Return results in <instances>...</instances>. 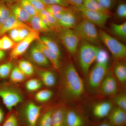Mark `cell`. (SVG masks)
Returning a JSON list of instances; mask_svg holds the SVG:
<instances>
[{"instance_id": "cell-1", "label": "cell", "mask_w": 126, "mask_h": 126, "mask_svg": "<svg viewBox=\"0 0 126 126\" xmlns=\"http://www.w3.org/2000/svg\"><path fill=\"white\" fill-rule=\"evenodd\" d=\"M61 89L63 96L69 101L81 97L84 93L83 80L72 62L67 63L61 78Z\"/></svg>"}, {"instance_id": "cell-2", "label": "cell", "mask_w": 126, "mask_h": 126, "mask_svg": "<svg viewBox=\"0 0 126 126\" xmlns=\"http://www.w3.org/2000/svg\"><path fill=\"white\" fill-rule=\"evenodd\" d=\"M79 47L78 51L79 63L83 74L87 76L91 65L95 61L99 48L84 41Z\"/></svg>"}, {"instance_id": "cell-3", "label": "cell", "mask_w": 126, "mask_h": 126, "mask_svg": "<svg viewBox=\"0 0 126 126\" xmlns=\"http://www.w3.org/2000/svg\"><path fill=\"white\" fill-rule=\"evenodd\" d=\"M73 30L79 38L83 41L97 45L100 41L99 33L96 25L89 21L83 18V19L79 22Z\"/></svg>"}, {"instance_id": "cell-4", "label": "cell", "mask_w": 126, "mask_h": 126, "mask_svg": "<svg viewBox=\"0 0 126 126\" xmlns=\"http://www.w3.org/2000/svg\"><path fill=\"white\" fill-rule=\"evenodd\" d=\"M99 39L108 48L116 60L123 61L126 56V46L106 32H99Z\"/></svg>"}, {"instance_id": "cell-5", "label": "cell", "mask_w": 126, "mask_h": 126, "mask_svg": "<svg viewBox=\"0 0 126 126\" xmlns=\"http://www.w3.org/2000/svg\"><path fill=\"white\" fill-rule=\"evenodd\" d=\"M108 63H96L88 76L89 86L91 90L96 91L99 87L108 72Z\"/></svg>"}, {"instance_id": "cell-6", "label": "cell", "mask_w": 126, "mask_h": 126, "mask_svg": "<svg viewBox=\"0 0 126 126\" xmlns=\"http://www.w3.org/2000/svg\"><path fill=\"white\" fill-rule=\"evenodd\" d=\"M60 38L67 51L75 55L78 51L80 39L72 29H63L60 31Z\"/></svg>"}, {"instance_id": "cell-7", "label": "cell", "mask_w": 126, "mask_h": 126, "mask_svg": "<svg viewBox=\"0 0 126 126\" xmlns=\"http://www.w3.org/2000/svg\"><path fill=\"white\" fill-rule=\"evenodd\" d=\"M0 98L9 111L23 101V97L20 93L11 88H0Z\"/></svg>"}, {"instance_id": "cell-8", "label": "cell", "mask_w": 126, "mask_h": 126, "mask_svg": "<svg viewBox=\"0 0 126 126\" xmlns=\"http://www.w3.org/2000/svg\"><path fill=\"white\" fill-rule=\"evenodd\" d=\"M72 7L81 14L84 18L99 27H104L110 17L109 16L88 9L83 5L78 7Z\"/></svg>"}, {"instance_id": "cell-9", "label": "cell", "mask_w": 126, "mask_h": 126, "mask_svg": "<svg viewBox=\"0 0 126 126\" xmlns=\"http://www.w3.org/2000/svg\"><path fill=\"white\" fill-rule=\"evenodd\" d=\"M41 108L32 102L29 103L25 108L22 120L25 126H36L41 115Z\"/></svg>"}, {"instance_id": "cell-10", "label": "cell", "mask_w": 126, "mask_h": 126, "mask_svg": "<svg viewBox=\"0 0 126 126\" xmlns=\"http://www.w3.org/2000/svg\"><path fill=\"white\" fill-rule=\"evenodd\" d=\"M39 33L33 31L27 37L16 44L10 52L11 58L15 59L21 56L26 52L30 46L40 39Z\"/></svg>"}, {"instance_id": "cell-11", "label": "cell", "mask_w": 126, "mask_h": 126, "mask_svg": "<svg viewBox=\"0 0 126 126\" xmlns=\"http://www.w3.org/2000/svg\"><path fill=\"white\" fill-rule=\"evenodd\" d=\"M118 88L117 81L112 71H108L99 87V92L104 96H114L117 93Z\"/></svg>"}, {"instance_id": "cell-12", "label": "cell", "mask_w": 126, "mask_h": 126, "mask_svg": "<svg viewBox=\"0 0 126 126\" xmlns=\"http://www.w3.org/2000/svg\"><path fill=\"white\" fill-rule=\"evenodd\" d=\"M78 11L74 8L68 7L58 22L60 27L63 29H72L74 28L78 22Z\"/></svg>"}, {"instance_id": "cell-13", "label": "cell", "mask_w": 126, "mask_h": 126, "mask_svg": "<svg viewBox=\"0 0 126 126\" xmlns=\"http://www.w3.org/2000/svg\"><path fill=\"white\" fill-rule=\"evenodd\" d=\"M23 28L32 29L26 23L18 20L11 13L7 19L0 26V36H3L6 33H7L11 30Z\"/></svg>"}, {"instance_id": "cell-14", "label": "cell", "mask_w": 126, "mask_h": 126, "mask_svg": "<svg viewBox=\"0 0 126 126\" xmlns=\"http://www.w3.org/2000/svg\"><path fill=\"white\" fill-rule=\"evenodd\" d=\"M108 121L113 126H125L126 111L118 107L113 108L108 116Z\"/></svg>"}, {"instance_id": "cell-15", "label": "cell", "mask_w": 126, "mask_h": 126, "mask_svg": "<svg viewBox=\"0 0 126 126\" xmlns=\"http://www.w3.org/2000/svg\"><path fill=\"white\" fill-rule=\"evenodd\" d=\"M36 41V45L45 55L53 68L56 70H59L61 65L60 61L61 58L53 51L45 46L41 41L40 39Z\"/></svg>"}, {"instance_id": "cell-16", "label": "cell", "mask_w": 126, "mask_h": 126, "mask_svg": "<svg viewBox=\"0 0 126 126\" xmlns=\"http://www.w3.org/2000/svg\"><path fill=\"white\" fill-rule=\"evenodd\" d=\"M113 108L111 102L107 101L99 102L93 107V115L97 118H103L108 116Z\"/></svg>"}, {"instance_id": "cell-17", "label": "cell", "mask_w": 126, "mask_h": 126, "mask_svg": "<svg viewBox=\"0 0 126 126\" xmlns=\"http://www.w3.org/2000/svg\"><path fill=\"white\" fill-rule=\"evenodd\" d=\"M30 57L35 63L42 67L50 65L49 61L36 44L32 46L30 51Z\"/></svg>"}, {"instance_id": "cell-18", "label": "cell", "mask_w": 126, "mask_h": 126, "mask_svg": "<svg viewBox=\"0 0 126 126\" xmlns=\"http://www.w3.org/2000/svg\"><path fill=\"white\" fill-rule=\"evenodd\" d=\"M86 120L80 113L72 109L67 110L65 126H85Z\"/></svg>"}, {"instance_id": "cell-19", "label": "cell", "mask_w": 126, "mask_h": 126, "mask_svg": "<svg viewBox=\"0 0 126 126\" xmlns=\"http://www.w3.org/2000/svg\"><path fill=\"white\" fill-rule=\"evenodd\" d=\"M67 110L64 106H60L53 109L52 126H65Z\"/></svg>"}, {"instance_id": "cell-20", "label": "cell", "mask_w": 126, "mask_h": 126, "mask_svg": "<svg viewBox=\"0 0 126 126\" xmlns=\"http://www.w3.org/2000/svg\"><path fill=\"white\" fill-rule=\"evenodd\" d=\"M12 14L21 22L26 23H30L31 17L21 7L19 2L12 4L7 5Z\"/></svg>"}, {"instance_id": "cell-21", "label": "cell", "mask_w": 126, "mask_h": 126, "mask_svg": "<svg viewBox=\"0 0 126 126\" xmlns=\"http://www.w3.org/2000/svg\"><path fill=\"white\" fill-rule=\"evenodd\" d=\"M112 73L117 81L121 84L126 82V65L123 61L116 60L113 65Z\"/></svg>"}, {"instance_id": "cell-22", "label": "cell", "mask_w": 126, "mask_h": 126, "mask_svg": "<svg viewBox=\"0 0 126 126\" xmlns=\"http://www.w3.org/2000/svg\"><path fill=\"white\" fill-rule=\"evenodd\" d=\"M38 75L43 84L47 87H53L56 83V77L51 71L48 70H41L38 72Z\"/></svg>"}, {"instance_id": "cell-23", "label": "cell", "mask_w": 126, "mask_h": 126, "mask_svg": "<svg viewBox=\"0 0 126 126\" xmlns=\"http://www.w3.org/2000/svg\"><path fill=\"white\" fill-rule=\"evenodd\" d=\"M29 23L32 29L38 33L46 32L49 30V27L44 23L38 15L31 17Z\"/></svg>"}, {"instance_id": "cell-24", "label": "cell", "mask_w": 126, "mask_h": 126, "mask_svg": "<svg viewBox=\"0 0 126 126\" xmlns=\"http://www.w3.org/2000/svg\"><path fill=\"white\" fill-rule=\"evenodd\" d=\"M38 15L41 17L45 18L48 22L50 28H53L56 30L59 29L60 26L58 21L52 14L46 9L41 10L38 12Z\"/></svg>"}, {"instance_id": "cell-25", "label": "cell", "mask_w": 126, "mask_h": 126, "mask_svg": "<svg viewBox=\"0 0 126 126\" xmlns=\"http://www.w3.org/2000/svg\"><path fill=\"white\" fill-rule=\"evenodd\" d=\"M83 5L88 9L110 16V12L104 9L96 0H84Z\"/></svg>"}, {"instance_id": "cell-26", "label": "cell", "mask_w": 126, "mask_h": 126, "mask_svg": "<svg viewBox=\"0 0 126 126\" xmlns=\"http://www.w3.org/2000/svg\"><path fill=\"white\" fill-rule=\"evenodd\" d=\"M111 31L115 36L122 39L126 40V22L121 24L113 23L111 25Z\"/></svg>"}, {"instance_id": "cell-27", "label": "cell", "mask_w": 126, "mask_h": 126, "mask_svg": "<svg viewBox=\"0 0 126 126\" xmlns=\"http://www.w3.org/2000/svg\"><path fill=\"white\" fill-rule=\"evenodd\" d=\"M40 39L47 48L53 51L60 58H61V50L59 45L55 41L46 36H41L40 38Z\"/></svg>"}, {"instance_id": "cell-28", "label": "cell", "mask_w": 126, "mask_h": 126, "mask_svg": "<svg viewBox=\"0 0 126 126\" xmlns=\"http://www.w3.org/2000/svg\"><path fill=\"white\" fill-rule=\"evenodd\" d=\"M18 66L26 77L32 76L34 72L33 64L27 60H20L18 63Z\"/></svg>"}, {"instance_id": "cell-29", "label": "cell", "mask_w": 126, "mask_h": 126, "mask_svg": "<svg viewBox=\"0 0 126 126\" xmlns=\"http://www.w3.org/2000/svg\"><path fill=\"white\" fill-rule=\"evenodd\" d=\"M12 82L15 83H20L24 81L26 76L20 70L18 66L13 67L10 76Z\"/></svg>"}, {"instance_id": "cell-30", "label": "cell", "mask_w": 126, "mask_h": 126, "mask_svg": "<svg viewBox=\"0 0 126 126\" xmlns=\"http://www.w3.org/2000/svg\"><path fill=\"white\" fill-rule=\"evenodd\" d=\"M53 92L49 89H44L39 91L35 95V98L39 102H45L50 100L53 96Z\"/></svg>"}, {"instance_id": "cell-31", "label": "cell", "mask_w": 126, "mask_h": 126, "mask_svg": "<svg viewBox=\"0 0 126 126\" xmlns=\"http://www.w3.org/2000/svg\"><path fill=\"white\" fill-rule=\"evenodd\" d=\"M52 111L48 110L40 115L36 126H52Z\"/></svg>"}, {"instance_id": "cell-32", "label": "cell", "mask_w": 126, "mask_h": 126, "mask_svg": "<svg viewBox=\"0 0 126 126\" xmlns=\"http://www.w3.org/2000/svg\"><path fill=\"white\" fill-rule=\"evenodd\" d=\"M18 2L31 17L38 15V12L32 5L29 0H20Z\"/></svg>"}, {"instance_id": "cell-33", "label": "cell", "mask_w": 126, "mask_h": 126, "mask_svg": "<svg viewBox=\"0 0 126 126\" xmlns=\"http://www.w3.org/2000/svg\"><path fill=\"white\" fill-rule=\"evenodd\" d=\"M0 126H21L18 116L15 113H12L4 119Z\"/></svg>"}, {"instance_id": "cell-34", "label": "cell", "mask_w": 126, "mask_h": 126, "mask_svg": "<svg viewBox=\"0 0 126 126\" xmlns=\"http://www.w3.org/2000/svg\"><path fill=\"white\" fill-rule=\"evenodd\" d=\"M42 85L43 83L40 80L34 79L28 80L26 83L25 86L28 91L33 92L38 90L41 88Z\"/></svg>"}, {"instance_id": "cell-35", "label": "cell", "mask_w": 126, "mask_h": 126, "mask_svg": "<svg viewBox=\"0 0 126 126\" xmlns=\"http://www.w3.org/2000/svg\"><path fill=\"white\" fill-rule=\"evenodd\" d=\"M13 68V63L11 62H7L0 65V79H5L9 77Z\"/></svg>"}, {"instance_id": "cell-36", "label": "cell", "mask_w": 126, "mask_h": 126, "mask_svg": "<svg viewBox=\"0 0 126 126\" xmlns=\"http://www.w3.org/2000/svg\"><path fill=\"white\" fill-rule=\"evenodd\" d=\"M115 10L116 16L119 19L126 18V3L124 0L118 1Z\"/></svg>"}, {"instance_id": "cell-37", "label": "cell", "mask_w": 126, "mask_h": 126, "mask_svg": "<svg viewBox=\"0 0 126 126\" xmlns=\"http://www.w3.org/2000/svg\"><path fill=\"white\" fill-rule=\"evenodd\" d=\"M11 13L8 6L4 2H0V26L7 19Z\"/></svg>"}, {"instance_id": "cell-38", "label": "cell", "mask_w": 126, "mask_h": 126, "mask_svg": "<svg viewBox=\"0 0 126 126\" xmlns=\"http://www.w3.org/2000/svg\"><path fill=\"white\" fill-rule=\"evenodd\" d=\"M113 101L117 107L126 111V94L125 93H121L115 96Z\"/></svg>"}, {"instance_id": "cell-39", "label": "cell", "mask_w": 126, "mask_h": 126, "mask_svg": "<svg viewBox=\"0 0 126 126\" xmlns=\"http://www.w3.org/2000/svg\"><path fill=\"white\" fill-rule=\"evenodd\" d=\"M1 50H5L12 49L15 46L16 43L9 36L5 34L1 39Z\"/></svg>"}, {"instance_id": "cell-40", "label": "cell", "mask_w": 126, "mask_h": 126, "mask_svg": "<svg viewBox=\"0 0 126 126\" xmlns=\"http://www.w3.org/2000/svg\"><path fill=\"white\" fill-rule=\"evenodd\" d=\"M109 59V54L107 51L99 48L95 60L96 63H108Z\"/></svg>"}, {"instance_id": "cell-41", "label": "cell", "mask_w": 126, "mask_h": 126, "mask_svg": "<svg viewBox=\"0 0 126 126\" xmlns=\"http://www.w3.org/2000/svg\"><path fill=\"white\" fill-rule=\"evenodd\" d=\"M67 7H63L59 5H53L46 6V9L53 16L64 13Z\"/></svg>"}, {"instance_id": "cell-42", "label": "cell", "mask_w": 126, "mask_h": 126, "mask_svg": "<svg viewBox=\"0 0 126 126\" xmlns=\"http://www.w3.org/2000/svg\"><path fill=\"white\" fill-rule=\"evenodd\" d=\"M105 10L110 11L116 6L118 0H96Z\"/></svg>"}, {"instance_id": "cell-43", "label": "cell", "mask_w": 126, "mask_h": 126, "mask_svg": "<svg viewBox=\"0 0 126 126\" xmlns=\"http://www.w3.org/2000/svg\"><path fill=\"white\" fill-rule=\"evenodd\" d=\"M46 5H58L63 7H68L69 5L66 0H42Z\"/></svg>"}, {"instance_id": "cell-44", "label": "cell", "mask_w": 126, "mask_h": 126, "mask_svg": "<svg viewBox=\"0 0 126 126\" xmlns=\"http://www.w3.org/2000/svg\"><path fill=\"white\" fill-rule=\"evenodd\" d=\"M33 31V30L32 29L23 28L19 29L18 35L19 42L26 38Z\"/></svg>"}, {"instance_id": "cell-45", "label": "cell", "mask_w": 126, "mask_h": 126, "mask_svg": "<svg viewBox=\"0 0 126 126\" xmlns=\"http://www.w3.org/2000/svg\"><path fill=\"white\" fill-rule=\"evenodd\" d=\"M30 2L38 12L46 9V5L43 2L42 0H29Z\"/></svg>"}, {"instance_id": "cell-46", "label": "cell", "mask_w": 126, "mask_h": 126, "mask_svg": "<svg viewBox=\"0 0 126 126\" xmlns=\"http://www.w3.org/2000/svg\"><path fill=\"white\" fill-rule=\"evenodd\" d=\"M19 29H15L8 32L9 36L14 42L16 44L19 42L18 35H19Z\"/></svg>"}, {"instance_id": "cell-47", "label": "cell", "mask_w": 126, "mask_h": 126, "mask_svg": "<svg viewBox=\"0 0 126 126\" xmlns=\"http://www.w3.org/2000/svg\"><path fill=\"white\" fill-rule=\"evenodd\" d=\"M72 7H77L83 5L84 0H66Z\"/></svg>"}, {"instance_id": "cell-48", "label": "cell", "mask_w": 126, "mask_h": 126, "mask_svg": "<svg viewBox=\"0 0 126 126\" xmlns=\"http://www.w3.org/2000/svg\"><path fill=\"white\" fill-rule=\"evenodd\" d=\"M4 119V112L2 109L0 107V126L2 124Z\"/></svg>"}, {"instance_id": "cell-49", "label": "cell", "mask_w": 126, "mask_h": 126, "mask_svg": "<svg viewBox=\"0 0 126 126\" xmlns=\"http://www.w3.org/2000/svg\"><path fill=\"white\" fill-rule=\"evenodd\" d=\"M1 2H4L6 5L12 4L19 2L20 0H0Z\"/></svg>"}, {"instance_id": "cell-50", "label": "cell", "mask_w": 126, "mask_h": 126, "mask_svg": "<svg viewBox=\"0 0 126 126\" xmlns=\"http://www.w3.org/2000/svg\"><path fill=\"white\" fill-rule=\"evenodd\" d=\"M5 56V53L4 50L0 49V61L3 59Z\"/></svg>"}, {"instance_id": "cell-51", "label": "cell", "mask_w": 126, "mask_h": 126, "mask_svg": "<svg viewBox=\"0 0 126 126\" xmlns=\"http://www.w3.org/2000/svg\"><path fill=\"white\" fill-rule=\"evenodd\" d=\"M99 126H113L108 121H106L102 123L99 125Z\"/></svg>"}, {"instance_id": "cell-52", "label": "cell", "mask_w": 126, "mask_h": 126, "mask_svg": "<svg viewBox=\"0 0 126 126\" xmlns=\"http://www.w3.org/2000/svg\"><path fill=\"white\" fill-rule=\"evenodd\" d=\"M0 49L1 50V39H0Z\"/></svg>"}, {"instance_id": "cell-53", "label": "cell", "mask_w": 126, "mask_h": 126, "mask_svg": "<svg viewBox=\"0 0 126 126\" xmlns=\"http://www.w3.org/2000/svg\"><path fill=\"white\" fill-rule=\"evenodd\" d=\"M0 2H1L0 0Z\"/></svg>"}]
</instances>
